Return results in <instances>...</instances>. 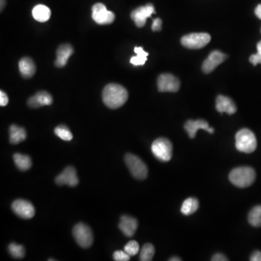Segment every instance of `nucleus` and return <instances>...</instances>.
I'll return each instance as SVG.
<instances>
[{
    "mask_svg": "<svg viewBox=\"0 0 261 261\" xmlns=\"http://www.w3.org/2000/svg\"><path fill=\"white\" fill-rule=\"evenodd\" d=\"M256 174L254 169L247 166L236 168L229 174V180L234 186L239 188H246L251 186L256 180Z\"/></svg>",
    "mask_w": 261,
    "mask_h": 261,
    "instance_id": "f03ea898",
    "label": "nucleus"
},
{
    "mask_svg": "<svg viewBox=\"0 0 261 261\" xmlns=\"http://www.w3.org/2000/svg\"><path fill=\"white\" fill-rule=\"evenodd\" d=\"M55 133L59 138L64 141L72 140L73 137H74L69 129L64 125H60L56 127V130H55Z\"/></svg>",
    "mask_w": 261,
    "mask_h": 261,
    "instance_id": "cd10ccee",
    "label": "nucleus"
},
{
    "mask_svg": "<svg viewBox=\"0 0 261 261\" xmlns=\"http://www.w3.org/2000/svg\"><path fill=\"white\" fill-rule=\"evenodd\" d=\"M13 212L21 219H30L35 215V208L30 203L25 200H16L12 204Z\"/></svg>",
    "mask_w": 261,
    "mask_h": 261,
    "instance_id": "9b49d317",
    "label": "nucleus"
},
{
    "mask_svg": "<svg viewBox=\"0 0 261 261\" xmlns=\"http://www.w3.org/2000/svg\"><path fill=\"white\" fill-rule=\"evenodd\" d=\"M128 92L123 86L109 84L104 88L102 99L105 105L111 109L121 108L128 99Z\"/></svg>",
    "mask_w": 261,
    "mask_h": 261,
    "instance_id": "f257e3e1",
    "label": "nucleus"
},
{
    "mask_svg": "<svg viewBox=\"0 0 261 261\" xmlns=\"http://www.w3.org/2000/svg\"><path fill=\"white\" fill-rule=\"evenodd\" d=\"M257 53L253 56H250V62L253 65H257L261 64V40L257 44Z\"/></svg>",
    "mask_w": 261,
    "mask_h": 261,
    "instance_id": "c756f323",
    "label": "nucleus"
},
{
    "mask_svg": "<svg viewBox=\"0 0 261 261\" xmlns=\"http://www.w3.org/2000/svg\"><path fill=\"white\" fill-rule=\"evenodd\" d=\"M93 19L99 25L111 24L115 20V14L107 10L105 4L97 3L93 7Z\"/></svg>",
    "mask_w": 261,
    "mask_h": 261,
    "instance_id": "6e6552de",
    "label": "nucleus"
},
{
    "mask_svg": "<svg viewBox=\"0 0 261 261\" xmlns=\"http://www.w3.org/2000/svg\"><path fill=\"white\" fill-rule=\"evenodd\" d=\"M74 53V49L72 46L68 44H62L59 47L57 51V58H56V66L58 68H63L68 63V58Z\"/></svg>",
    "mask_w": 261,
    "mask_h": 261,
    "instance_id": "a211bd4d",
    "label": "nucleus"
},
{
    "mask_svg": "<svg viewBox=\"0 0 261 261\" xmlns=\"http://www.w3.org/2000/svg\"><path fill=\"white\" fill-rule=\"evenodd\" d=\"M125 162L130 169V173L135 179L142 180L146 179L148 174V168L146 164L139 157L129 153L125 156Z\"/></svg>",
    "mask_w": 261,
    "mask_h": 261,
    "instance_id": "39448f33",
    "label": "nucleus"
},
{
    "mask_svg": "<svg viewBox=\"0 0 261 261\" xmlns=\"http://www.w3.org/2000/svg\"><path fill=\"white\" fill-rule=\"evenodd\" d=\"M199 207V202L197 199L189 197L184 201L181 207V212L185 216H189L197 211Z\"/></svg>",
    "mask_w": 261,
    "mask_h": 261,
    "instance_id": "5701e85b",
    "label": "nucleus"
},
{
    "mask_svg": "<svg viewBox=\"0 0 261 261\" xmlns=\"http://www.w3.org/2000/svg\"><path fill=\"white\" fill-rule=\"evenodd\" d=\"M158 88L161 93H176L180 88V81L172 74H161L158 77Z\"/></svg>",
    "mask_w": 261,
    "mask_h": 261,
    "instance_id": "1a4fd4ad",
    "label": "nucleus"
},
{
    "mask_svg": "<svg viewBox=\"0 0 261 261\" xmlns=\"http://www.w3.org/2000/svg\"><path fill=\"white\" fill-rule=\"evenodd\" d=\"M120 230L127 237L133 236L138 227V222L134 218L129 216H123L118 225Z\"/></svg>",
    "mask_w": 261,
    "mask_h": 261,
    "instance_id": "f3484780",
    "label": "nucleus"
},
{
    "mask_svg": "<svg viewBox=\"0 0 261 261\" xmlns=\"http://www.w3.org/2000/svg\"><path fill=\"white\" fill-rule=\"evenodd\" d=\"M155 255V247L152 244H145L142 247L139 256V260L142 261H150L153 259Z\"/></svg>",
    "mask_w": 261,
    "mask_h": 261,
    "instance_id": "a878e982",
    "label": "nucleus"
},
{
    "mask_svg": "<svg viewBox=\"0 0 261 261\" xmlns=\"http://www.w3.org/2000/svg\"><path fill=\"white\" fill-rule=\"evenodd\" d=\"M211 260L213 261H228V259H226V256H224L222 253H217V254L213 256Z\"/></svg>",
    "mask_w": 261,
    "mask_h": 261,
    "instance_id": "72a5a7b5",
    "label": "nucleus"
},
{
    "mask_svg": "<svg viewBox=\"0 0 261 261\" xmlns=\"http://www.w3.org/2000/svg\"><path fill=\"white\" fill-rule=\"evenodd\" d=\"M154 156L163 162H168L172 158L173 145L168 139L159 138L154 141L151 147Z\"/></svg>",
    "mask_w": 261,
    "mask_h": 261,
    "instance_id": "20e7f679",
    "label": "nucleus"
},
{
    "mask_svg": "<svg viewBox=\"0 0 261 261\" xmlns=\"http://www.w3.org/2000/svg\"><path fill=\"white\" fill-rule=\"evenodd\" d=\"M9 99L7 94L3 91L0 92V105L1 107L6 106L8 104Z\"/></svg>",
    "mask_w": 261,
    "mask_h": 261,
    "instance_id": "473e14b6",
    "label": "nucleus"
},
{
    "mask_svg": "<svg viewBox=\"0 0 261 261\" xmlns=\"http://www.w3.org/2000/svg\"><path fill=\"white\" fill-rule=\"evenodd\" d=\"M227 58V56L219 50H215L209 55L203 63L202 69L205 74H210Z\"/></svg>",
    "mask_w": 261,
    "mask_h": 261,
    "instance_id": "f8f14e48",
    "label": "nucleus"
},
{
    "mask_svg": "<svg viewBox=\"0 0 261 261\" xmlns=\"http://www.w3.org/2000/svg\"><path fill=\"white\" fill-rule=\"evenodd\" d=\"M130 256L127 254L125 251L122 250H117L114 253L113 259L116 261H130Z\"/></svg>",
    "mask_w": 261,
    "mask_h": 261,
    "instance_id": "7c9ffc66",
    "label": "nucleus"
},
{
    "mask_svg": "<svg viewBox=\"0 0 261 261\" xmlns=\"http://www.w3.org/2000/svg\"><path fill=\"white\" fill-rule=\"evenodd\" d=\"M185 129L187 132L189 137L192 138V139L195 137L197 130H206L210 133H214V130L209 127L208 123L202 119L196 120V121L189 120V121H186L185 125Z\"/></svg>",
    "mask_w": 261,
    "mask_h": 261,
    "instance_id": "4468645a",
    "label": "nucleus"
},
{
    "mask_svg": "<svg viewBox=\"0 0 261 261\" xmlns=\"http://www.w3.org/2000/svg\"><path fill=\"white\" fill-rule=\"evenodd\" d=\"M170 261H182L181 260V259H179V258H177V257H173V258H171V259H170V260H169Z\"/></svg>",
    "mask_w": 261,
    "mask_h": 261,
    "instance_id": "e433bc0d",
    "label": "nucleus"
},
{
    "mask_svg": "<svg viewBox=\"0 0 261 261\" xmlns=\"http://www.w3.org/2000/svg\"><path fill=\"white\" fill-rule=\"evenodd\" d=\"M216 110L221 113H226L228 115H232L237 112V106H236L232 99L226 96L219 95L216 98Z\"/></svg>",
    "mask_w": 261,
    "mask_h": 261,
    "instance_id": "2eb2a0df",
    "label": "nucleus"
},
{
    "mask_svg": "<svg viewBox=\"0 0 261 261\" xmlns=\"http://www.w3.org/2000/svg\"><path fill=\"white\" fill-rule=\"evenodd\" d=\"M56 182L60 186L68 185L69 186H75L78 184V178L76 170L72 166L65 168V170L56 177Z\"/></svg>",
    "mask_w": 261,
    "mask_h": 261,
    "instance_id": "ddd939ff",
    "label": "nucleus"
},
{
    "mask_svg": "<svg viewBox=\"0 0 261 261\" xmlns=\"http://www.w3.org/2000/svg\"><path fill=\"white\" fill-rule=\"evenodd\" d=\"M27 137L26 130L22 127L12 125L10 127V142L13 145H17L23 142Z\"/></svg>",
    "mask_w": 261,
    "mask_h": 261,
    "instance_id": "412c9836",
    "label": "nucleus"
},
{
    "mask_svg": "<svg viewBox=\"0 0 261 261\" xmlns=\"http://www.w3.org/2000/svg\"><path fill=\"white\" fill-rule=\"evenodd\" d=\"M162 29V20L161 19H155L153 20L152 29L153 32H160Z\"/></svg>",
    "mask_w": 261,
    "mask_h": 261,
    "instance_id": "2f4dec72",
    "label": "nucleus"
},
{
    "mask_svg": "<svg viewBox=\"0 0 261 261\" xmlns=\"http://www.w3.org/2000/svg\"><path fill=\"white\" fill-rule=\"evenodd\" d=\"M134 52L136 53V56L132 57L130 58V63L134 65V66L145 65L147 60H148V56L149 54L147 52H145L142 47H135Z\"/></svg>",
    "mask_w": 261,
    "mask_h": 261,
    "instance_id": "b1692460",
    "label": "nucleus"
},
{
    "mask_svg": "<svg viewBox=\"0 0 261 261\" xmlns=\"http://www.w3.org/2000/svg\"><path fill=\"white\" fill-rule=\"evenodd\" d=\"M154 13H155L154 6L152 4H148L135 9L130 13V18L137 27L142 28L146 24L147 19Z\"/></svg>",
    "mask_w": 261,
    "mask_h": 261,
    "instance_id": "9d476101",
    "label": "nucleus"
},
{
    "mask_svg": "<svg viewBox=\"0 0 261 261\" xmlns=\"http://www.w3.org/2000/svg\"><path fill=\"white\" fill-rule=\"evenodd\" d=\"M250 261H261V252L255 251L250 256Z\"/></svg>",
    "mask_w": 261,
    "mask_h": 261,
    "instance_id": "f704fd0d",
    "label": "nucleus"
},
{
    "mask_svg": "<svg viewBox=\"0 0 261 261\" xmlns=\"http://www.w3.org/2000/svg\"><path fill=\"white\" fill-rule=\"evenodd\" d=\"M124 251L131 256H136L139 251V245L137 242L132 240L130 242L127 243L124 247Z\"/></svg>",
    "mask_w": 261,
    "mask_h": 261,
    "instance_id": "c85d7f7f",
    "label": "nucleus"
},
{
    "mask_svg": "<svg viewBox=\"0 0 261 261\" xmlns=\"http://www.w3.org/2000/svg\"><path fill=\"white\" fill-rule=\"evenodd\" d=\"M211 37L207 33H193L184 36L181 39L182 45L191 50H198L205 47Z\"/></svg>",
    "mask_w": 261,
    "mask_h": 261,
    "instance_id": "423d86ee",
    "label": "nucleus"
},
{
    "mask_svg": "<svg viewBox=\"0 0 261 261\" xmlns=\"http://www.w3.org/2000/svg\"><path fill=\"white\" fill-rule=\"evenodd\" d=\"M19 70L22 76L26 78H32L36 73V65L32 59L24 57L19 61Z\"/></svg>",
    "mask_w": 261,
    "mask_h": 261,
    "instance_id": "6ab92c4d",
    "label": "nucleus"
},
{
    "mask_svg": "<svg viewBox=\"0 0 261 261\" xmlns=\"http://www.w3.org/2000/svg\"><path fill=\"white\" fill-rule=\"evenodd\" d=\"M32 16L37 21L44 23L47 21L51 16V10L47 6L38 4L32 10Z\"/></svg>",
    "mask_w": 261,
    "mask_h": 261,
    "instance_id": "aec40b11",
    "label": "nucleus"
},
{
    "mask_svg": "<svg viewBox=\"0 0 261 261\" xmlns=\"http://www.w3.org/2000/svg\"><path fill=\"white\" fill-rule=\"evenodd\" d=\"M235 146L237 150L244 153H252L257 148L256 135L248 129H243L237 132L235 136Z\"/></svg>",
    "mask_w": 261,
    "mask_h": 261,
    "instance_id": "7ed1b4c3",
    "label": "nucleus"
},
{
    "mask_svg": "<svg viewBox=\"0 0 261 261\" xmlns=\"http://www.w3.org/2000/svg\"><path fill=\"white\" fill-rule=\"evenodd\" d=\"M73 235L77 244L83 248H89L93 243V234L91 228L83 223L78 224L73 229Z\"/></svg>",
    "mask_w": 261,
    "mask_h": 261,
    "instance_id": "0eeeda50",
    "label": "nucleus"
},
{
    "mask_svg": "<svg viewBox=\"0 0 261 261\" xmlns=\"http://www.w3.org/2000/svg\"><path fill=\"white\" fill-rule=\"evenodd\" d=\"M13 160L19 170L26 171L31 168L32 161L30 157L20 153H16L13 155Z\"/></svg>",
    "mask_w": 261,
    "mask_h": 261,
    "instance_id": "4be33fe9",
    "label": "nucleus"
},
{
    "mask_svg": "<svg viewBox=\"0 0 261 261\" xmlns=\"http://www.w3.org/2000/svg\"><path fill=\"white\" fill-rule=\"evenodd\" d=\"M9 253L14 259H21L25 256V249L20 244L11 243L8 247Z\"/></svg>",
    "mask_w": 261,
    "mask_h": 261,
    "instance_id": "bb28decb",
    "label": "nucleus"
},
{
    "mask_svg": "<svg viewBox=\"0 0 261 261\" xmlns=\"http://www.w3.org/2000/svg\"><path fill=\"white\" fill-rule=\"evenodd\" d=\"M4 3H5V0H1V9L2 10L3 7H4Z\"/></svg>",
    "mask_w": 261,
    "mask_h": 261,
    "instance_id": "4c0bfd02",
    "label": "nucleus"
},
{
    "mask_svg": "<svg viewBox=\"0 0 261 261\" xmlns=\"http://www.w3.org/2000/svg\"><path fill=\"white\" fill-rule=\"evenodd\" d=\"M248 222L254 227L261 226V205L253 207L248 215Z\"/></svg>",
    "mask_w": 261,
    "mask_h": 261,
    "instance_id": "393cba45",
    "label": "nucleus"
},
{
    "mask_svg": "<svg viewBox=\"0 0 261 261\" xmlns=\"http://www.w3.org/2000/svg\"><path fill=\"white\" fill-rule=\"evenodd\" d=\"M255 14L261 20V4L256 7V10H255Z\"/></svg>",
    "mask_w": 261,
    "mask_h": 261,
    "instance_id": "c9c22d12",
    "label": "nucleus"
},
{
    "mask_svg": "<svg viewBox=\"0 0 261 261\" xmlns=\"http://www.w3.org/2000/svg\"><path fill=\"white\" fill-rule=\"evenodd\" d=\"M53 103V97L47 92L41 91L37 93L35 95L29 98L28 105L32 108H41Z\"/></svg>",
    "mask_w": 261,
    "mask_h": 261,
    "instance_id": "dca6fc26",
    "label": "nucleus"
}]
</instances>
